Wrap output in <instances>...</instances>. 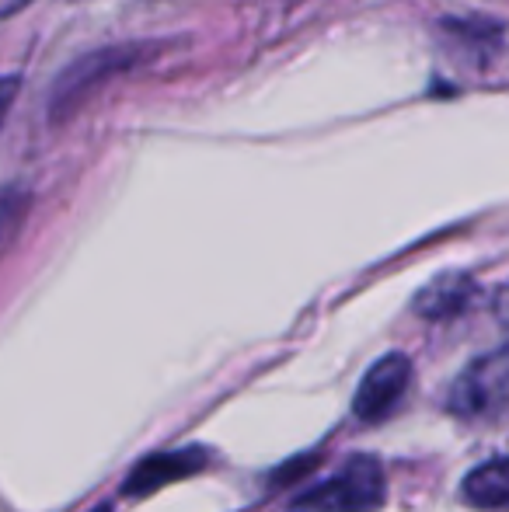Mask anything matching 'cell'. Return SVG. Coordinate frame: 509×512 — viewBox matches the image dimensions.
Wrapping results in <instances>:
<instances>
[{"label":"cell","mask_w":509,"mask_h":512,"mask_svg":"<svg viewBox=\"0 0 509 512\" xmlns=\"http://www.w3.org/2000/svg\"><path fill=\"white\" fill-rule=\"evenodd\" d=\"M509 398V359L506 349H492L464 366L450 387V411L461 418H489L503 411Z\"/></svg>","instance_id":"2"},{"label":"cell","mask_w":509,"mask_h":512,"mask_svg":"<svg viewBox=\"0 0 509 512\" xmlns=\"http://www.w3.org/2000/svg\"><path fill=\"white\" fill-rule=\"evenodd\" d=\"M387 499L384 464L370 453H353L332 478L311 485L286 512H377Z\"/></svg>","instance_id":"1"},{"label":"cell","mask_w":509,"mask_h":512,"mask_svg":"<svg viewBox=\"0 0 509 512\" xmlns=\"http://www.w3.org/2000/svg\"><path fill=\"white\" fill-rule=\"evenodd\" d=\"M475 300V279L464 276V272H447V276H436L429 286H422L419 297H415V314L429 317V321H447L468 310Z\"/></svg>","instance_id":"6"},{"label":"cell","mask_w":509,"mask_h":512,"mask_svg":"<svg viewBox=\"0 0 509 512\" xmlns=\"http://www.w3.org/2000/svg\"><path fill=\"white\" fill-rule=\"evenodd\" d=\"M408 384H412V363L401 352H387L363 373L353 394V415L360 422H381L401 405Z\"/></svg>","instance_id":"4"},{"label":"cell","mask_w":509,"mask_h":512,"mask_svg":"<svg viewBox=\"0 0 509 512\" xmlns=\"http://www.w3.org/2000/svg\"><path fill=\"white\" fill-rule=\"evenodd\" d=\"M206 464H210V450H203V446H182V450L150 453V457H143L140 464L129 471L123 495H129V499L154 495V492H161V488H168L171 481H182V478L199 474Z\"/></svg>","instance_id":"5"},{"label":"cell","mask_w":509,"mask_h":512,"mask_svg":"<svg viewBox=\"0 0 509 512\" xmlns=\"http://www.w3.org/2000/svg\"><path fill=\"white\" fill-rule=\"evenodd\" d=\"M21 209H25V203L21 199H14L11 192H4L0 196V241H4L7 234H11V227L21 220Z\"/></svg>","instance_id":"8"},{"label":"cell","mask_w":509,"mask_h":512,"mask_svg":"<svg viewBox=\"0 0 509 512\" xmlns=\"http://www.w3.org/2000/svg\"><path fill=\"white\" fill-rule=\"evenodd\" d=\"M136 63V49H102V53H91V56H81L67 74L56 81L53 88V98H49V108H53V119H67L91 91L98 88L102 81H109L112 74H123Z\"/></svg>","instance_id":"3"},{"label":"cell","mask_w":509,"mask_h":512,"mask_svg":"<svg viewBox=\"0 0 509 512\" xmlns=\"http://www.w3.org/2000/svg\"><path fill=\"white\" fill-rule=\"evenodd\" d=\"M464 499L478 509H506L509 506V460L489 457L485 464H478L475 471H468L464 478Z\"/></svg>","instance_id":"7"},{"label":"cell","mask_w":509,"mask_h":512,"mask_svg":"<svg viewBox=\"0 0 509 512\" xmlns=\"http://www.w3.org/2000/svg\"><path fill=\"white\" fill-rule=\"evenodd\" d=\"M88 512H116V506H112V502H102V506H95V509H88Z\"/></svg>","instance_id":"10"},{"label":"cell","mask_w":509,"mask_h":512,"mask_svg":"<svg viewBox=\"0 0 509 512\" xmlns=\"http://www.w3.org/2000/svg\"><path fill=\"white\" fill-rule=\"evenodd\" d=\"M18 88H21V81H18L14 74H4V77H0V126H4L7 112H11L14 98H18Z\"/></svg>","instance_id":"9"}]
</instances>
